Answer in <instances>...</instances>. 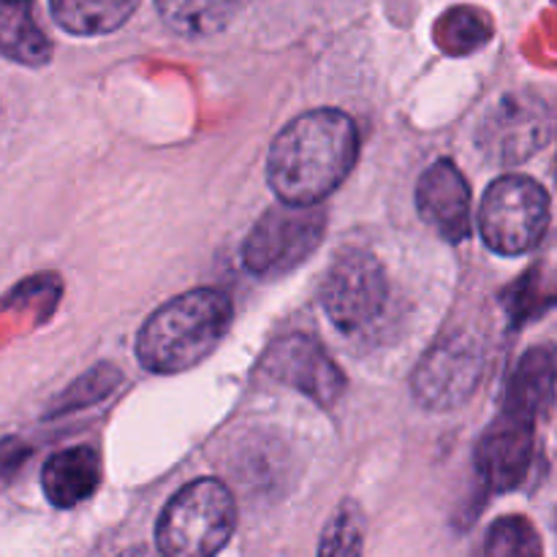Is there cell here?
Returning a JSON list of instances; mask_svg holds the SVG:
<instances>
[{
  "label": "cell",
  "instance_id": "cell-1",
  "mask_svg": "<svg viewBox=\"0 0 557 557\" xmlns=\"http://www.w3.org/2000/svg\"><path fill=\"white\" fill-rule=\"evenodd\" d=\"M359 156V131L341 109H313L275 136L267 183L281 205L315 207L335 194Z\"/></svg>",
  "mask_w": 557,
  "mask_h": 557
},
{
  "label": "cell",
  "instance_id": "cell-2",
  "mask_svg": "<svg viewBox=\"0 0 557 557\" xmlns=\"http://www.w3.org/2000/svg\"><path fill=\"white\" fill-rule=\"evenodd\" d=\"M232 315V299L218 288H194L169 299L136 335L141 368L161 375L196 368L223 341Z\"/></svg>",
  "mask_w": 557,
  "mask_h": 557
},
{
  "label": "cell",
  "instance_id": "cell-3",
  "mask_svg": "<svg viewBox=\"0 0 557 557\" xmlns=\"http://www.w3.org/2000/svg\"><path fill=\"white\" fill-rule=\"evenodd\" d=\"M237 528L232 490L218 479L190 482L161 511L156 547L161 557H215Z\"/></svg>",
  "mask_w": 557,
  "mask_h": 557
},
{
  "label": "cell",
  "instance_id": "cell-4",
  "mask_svg": "<svg viewBox=\"0 0 557 557\" xmlns=\"http://www.w3.org/2000/svg\"><path fill=\"white\" fill-rule=\"evenodd\" d=\"M549 226V194L525 174H504L484 194L479 232L500 256L531 253Z\"/></svg>",
  "mask_w": 557,
  "mask_h": 557
},
{
  "label": "cell",
  "instance_id": "cell-5",
  "mask_svg": "<svg viewBox=\"0 0 557 557\" xmlns=\"http://www.w3.org/2000/svg\"><path fill=\"white\" fill-rule=\"evenodd\" d=\"M324 232L326 215L319 207H272L245 237V270L256 277L286 275L319 248Z\"/></svg>",
  "mask_w": 557,
  "mask_h": 557
},
{
  "label": "cell",
  "instance_id": "cell-6",
  "mask_svg": "<svg viewBox=\"0 0 557 557\" xmlns=\"http://www.w3.org/2000/svg\"><path fill=\"white\" fill-rule=\"evenodd\" d=\"M484 373V346L473 332L457 330L435 341L411 375L413 400L428 411L466 406Z\"/></svg>",
  "mask_w": 557,
  "mask_h": 557
},
{
  "label": "cell",
  "instance_id": "cell-7",
  "mask_svg": "<svg viewBox=\"0 0 557 557\" xmlns=\"http://www.w3.org/2000/svg\"><path fill=\"white\" fill-rule=\"evenodd\" d=\"M389 283L381 261L362 248L335 256L321 286V305L341 332L368 330L384 313Z\"/></svg>",
  "mask_w": 557,
  "mask_h": 557
},
{
  "label": "cell",
  "instance_id": "cell-8",
  "mask_svg": "<svg viewBox=\"0 0 557 557\" xmlns=\"http://www.w3.org/2000/svg\"><path fill=\"white\" fill-rule=\"evenodd\" d=\"M261 373L283 386H292L315 406L332 408L346 389V375L319 341L308 335L281 337L261 357Z\"/></svg>",
  "mask_w": 557,
  "mask_h": 557
},
{
  "label": "cell",
  "instance_id": "cell-9",
  "mask_svg": "<svg viewBox=\"0 0 557 557\" xmlns=\"http://www.w3.org/2000/svg\"><path fill=\"white\" fill-rule=\"evenodd\" d=\"M549 136L547 112L520 96H506L479 120L476 145L487 161L515 166L528 161Z\"/></svg>",
  "mask_w": 557,
  "mask_h": 557
},
{
  "label": "cell",
  "instance_id": "cell-10",
  "mask_svg": "<svg viewBox=\"0 0 557 557\" xmlns=\"http://www.w3.org/2000/svg\"><path fill=\"white\" fill-rule=\"evenodd\" d=\"M536 424L504 411L476 444V471L493 493H509L525 482L536 449Z\"/></svg>",
  "mask_w": 557,
  "mask_h": 557
},
{
  "label": "cell",
  "instance_id": "cell-11",
  "mask_svg": "<svg viewBox=\"0 0 557 557\" xmlns=\"http://www.w3.org/2000/svg\"><path fill=\"white\" fill-rule=\"evenodd\" d=\"M417 210L422 221L449 243H466L471 237V188L449 158L435 161L419 177Z\"/></svg>",
  "mask_w": 557,
  "mask_h": 557
},
{
  "label": "cell",
  "instance_id": "cell-12",
  "mask_svg": "<svg viewBox=\"0 0 557 557\" xmlns=\"http://www.w3.org/2000/svg\"><path fill=\"white\" fill-rule=\"evenodd\" d=\"M557 395V348L536 346L525 351L506 386L504 411L536 424L553 408Z\"/></svg>",
  "mask_w": 557,
  "mask_h": 557
},
{
  "label": "cell",
  "instance_id": "cell-13",
  "mask_svg": "<svg viewBox=\"0 0 557 557\" xmlns=\"http://www.w3.org/2000/svg\"><path fill=\"white\" fill-rule=\"evenodd\" d=\"M101 487V457L90 446H71L47 460L41 471V490L58 509H74Z\"/></svg>",
  "mask_w": 557,
  "mask_h": 557
},
{
  "label": "cell",
  "instance_id": "cell-14",
  "mask_svg": "<svg viewBox=\"0 0 557 557\" xmlns=\"http://www.w3.org/2000/svg\"><path fill=\"white\" fill-rule=\"evenodd\" d=\"M0 54L30 69L52 60V41L36 22L33 0H0Z\"/></svg>",
  "mask_w": 557,
  "mask_h": 557
},
{
  "label": "cell",
  "instance_id": "cell-15",
  "mask_svg": "<svg viewBox=\"0 0 557 557\" xmlns=\"http://www.w3.org/2000/svg\"><path fill=\"white\" fill-rule=\"evenodd\" d=\"M141 0H49L54 22L74 36H107L134 16Z\"/></svg>",
  "mask_w": 557,
  "mask_h": 557
},
{
  "label": "cell",
  "instance_id": "cell-16",
  "mask_svg": "<svg viewBox=\"0 0 557 557\" xmlns=\"http://www.w3.org/2000/svg\"><path fill=\"white\" fill-rule=\"evenodd\" d=\"M493 33L495 27L487 11L476 9V5H451L435 22L433 41L441 52L462 58V54L487 47Z\"/></svg>",
  "mask_w": 557,
  "mask_h": 557
},
{
  "label": "cell",
  "instance_id": "cell-17",
  "mask_svg": "<svg viewBox=\"0 0 557 557\" xmlns=\"http://www.w3.org/2000/svg\"><path fill=\"white\" fill-rule=\"evenodd\" d=\"M239 0H156L166 27L185 38L215 36L232 22Z\"/></svg>",
  "mask_w": 557,
  "mask_h": 557
},
{
  "label": "cell",
  "instance_id": "cell-18",
  "mask_svg": "<svg viewBox=\"0 0 557 557\" xmlns=\"http://www.w3.org/2000/svg\"><path fill=\"white\" fill-rule=\"evenodd\" d=\"M542 536L528 517H500L484 542V557H542Z\"/></svg>",
  "mask_w": 557,
  "mask_h": 557
},
{
  "label": "cell",
  "instance_id": "cell-19",
  "mask_svg": "<svg viewBox=\"0 0 557 557\" xmlns=\"http://www.w3.org/2000/svg\"><path fill=\"white\" fill-rule=\"evenodd\" d=\"M364 517L354 504H343L326 522L319 542V557H362Z\"/></svg>",
  "mask_w": 557,
  "mask_h": 557
},
{
  "label": "cell",
  "instance_id": "cell-20",
  "mask_svg": "<svg viewBox=\"0 0 557 557\" xmlns=\"http://www.w3.org/2000/svg\"><path fill=\"white\" fill-rule=\"evenodd\" d=\"M120 381H123L120 370H114L112 364H98V368L90 370L85 379H79L74 386H69V392L54 403L52 413H69L74 411V408L98 403L101 397H107Z\"/></svg>",
  "mask_w": 557,
  "mask_h": 557
},
{
  "label": "cell",
  "instance_id": "cell-21",
  "mask_svg": "<svg viewBox=\"0 0 557 557\" xmlns=\"http://www.w3.org/2000/svg\"><path fill=\"white\" fill-rule=\"evenodd\" d=\"M27 457V446L20 444V441L9 438L0 444V476H5V473L14 471L16 466H20L22 460Z\"/></svg>",
  "mask_w": 557,
  "mask_h": 557
},
{
  "label": "cell",
  "instance_id": "cell-22",
  "mask_svg": "<svg viewBox=\"0 0 557 557\" xmlns=\"http://www.w3.org/2000/svg\"><path fill=\"white\" fill-rule=\"evenodd\" d=\"M117 557H161V553H156V549H150V547H131Z\"/></svg>",
  "mask_w": 557,
  "mask_h": 557
}]
</instances>
